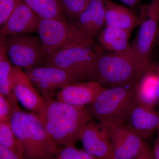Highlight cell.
Masks as SVG:
<instances>
[{
	"label": "cell",
	"mask_w": 159,
	"mask_h": 159,
	"mask_svg": "<svg viewBox=\"0 0 159 159\" xmlns=\"http://www.w3.org/2000/svg\"><path fill=\"white\" fill-rule=\"evenodd\" d=\"M12 86L18 102L31 112L41 117L45 109V101L23 69L14 67Z\"/></svg>",
	"instance_id": "obj_10"
},
{
	"label": "cell",
	"mask_w": 159,
	"mask_h": 159,
	"mask_svg": "<svg viewBox=\"0 0 159 159\" xmlns=\"http://www.w3.org/2000/svg\"><path fill=\"white\" fill-rule=\"evenodd\" d=\"M139 29L131 44L135 61L142 74L149 62L154 42L156 41L159 22V0L139 7Z\"/></svg>",
	"instance_id": "obj_6"
},
{
	"label": "cell",
	"mask_w": 159,
	"mask_h": 159,
	"mask_svg": "<svg viewBox=\"0 0 159 159\" xmlns=\"http://www.w3.org/2000/svg\"></svg>",
	"instance_id": "obj_34"
},
{
	"label": "cell",
	"mask_w": 159,
	"mask_h": 159,
	"mask_svg": "<svg viewBox=\"0 0 159 159\" xmlns=\"http://www.w3.org/2000/svg\"><path fill=\"white\" fill-rule=\"evenodd\" d=\"M29 8L42 19L67 21L58 0H23Z\"/></svg>",
	"instance_id": "obj_21"
},
{
	"label": "cell",
	"mask_w": 159,
	"mask_h": 159,
	"mask_svg": "<svg viewBox=\"0 0 159 159\" xmlns=\"http://www.w3.org/2000/svg\"><path fill=\"white\" fill-rule=\"evenodd\" d=\"M97 54L90 47L75 46L61 50L45 60V64L65 69L91 81Z\"/></svg>",
	"instance_id": "obj_8"
},
{
	"label": "cell",
	"mask_w": 159,
	"mask_h": 159,
	"mask_svg": "<svg viewBox=\"0 0 159 159\" xmlns=\"http://www.w3.org/2000/svg\"><path fill=\"white\" fill-rule=\"evenodd\" d=\"M126 122L143 140H147L159 130V112L154 108L137 104Z\"/></svg>",
	"instance_id": "obj_17"
},
{
	"label": "cell",
	"mask_w": 159,
	"mask_h": 159,
	"mask_svg": "<svg viewBox=\"0 0 159 159\" xmlns=\"http://www.w3.org/2000/svg\"><path fill=\"white\" fill-rule=\"evenodd\" d=\"M0 159H25L24 155L16 153L0 145Z\"/></svg>",
	"instance_id": "obj_27"
},
{
	"label": "cell",
	"mask_w": 159,
	"mask_h": 159,
	"mask_svg": "<svg viewBox=\"0 0 159 159\" xmlns=\"http://www.w3.org/2000/svg\"><path fill=\"white\" fill-rule=\"evenodd\" d=\"M157 131H158V132L159 133V130Z\"/></svg>",
	"instance_id": "obj_33"
},
{
	"label": "cell",
	"mask_w": 159,
	"mask_h": 159,
	"mask_svg": "<svg viewBox=\"0 0 159 159\" xmlns=\"http://www.w3.org/2000/svg\"><path fill=\"white\" fill-rule=\"evenodd\" d=\"M130 34L125 30L105 27L97 37L99 42L104 48L135 63L129 43Z\"/></svg>",
	"instance_id": "obj_18"
},
{
	"label": "cell",
	"mask_w": 159,
	"mask_h": 159,
	"mask_svg": "<svg viewBox=\"0 0 159 159\" xmlns=\"http://www.w3.org/2000/svg\"><path fill=\"white\" fill-rule=\"evenodd\" d=\"M10 122L22 145L25 159H54L59 147L48 134L38 115L17 111L12 114Z\"/></svg>",
	"instance_id": "obj_3"
},
{
	"label": "cell",
	"mask_w": 159,
	"mask_h": 159,
	"mask_svg": "<svg viewBox=\"0 0 159 159\" xmlns=\"http://www.w3.org/2000/svg\"><path fill=\"white\" fill-rule=\"evenodd\" d=\"M159 40V27L158 28V29L157 33V35L156 37V40Z\"/></svg>",
	"instance_id": "obj_32"
},
{
	"label": "cell",
	"mask_w": 159,
	"mask_h": 159,
	"mask_svg": "<svg viewBox=\"0 0 159 159\" xmlns=\"http://www.w3.org/2000/svg\"><path fill=\"white\" fill-rule=\"evenodd\" d=\"M21 0H0V26L5 24Z\"/></svg>",
	"instance_id": "obj_25"
},
{
	"label": "cell",
	"mask_w": 159,
	"mask_h": 159,
	"mask_svg": "<svg viewBox=\"0 0 159 159\" xmlns=\"http://www.w3.org/2000/svg\"><path fill=\"white\" fill-rule=\"evenodd\" d=\"M90 0H58L67 21L74 24L75 20L88 5Z\"/></svg>",
	"instance_id": "obj_23"
},
{
	"label": "cell",
	"mask_w": 159,
	"mask_h": 159,
	"mask_svg": "<svg viewBox=\"0 0 159 159\" xmlns=\"http://www.w3.org/2000/svg\"><path fill=\"white\" fill-rule=\"evenodd\" d=\"M135 94L139 105L154 108L158 104L157 65L149 61L146 66L135 84Z\"/></svg>",
	"instance_id": "obj_16"
},
{
	"label": "cell",
	"mask_w": 159,
	"mask_h": 159,
	"mask_svg": "<svg viewBox=\"0 0 159 159\" xmlns=\"http://www.w3.org/2000/svg\"><path fill=\"white\" fill-rule=\"evenodd\" d=\"M123 2L129 6L132 10L135 9L137 7H139V3L141 0H121Z\"/></svg>",
	"instance_id": "obj_30"
},
{
	"label": "cell",
	"mask_w": 159,
	"mask_h": 159,
	"mask_svg": "<svg viewBox=\"0 0 159 159\" xmlns=\"http://www.w3.org/2000/svg\"><path fill=\"white\" fill-rule=\"evenodd\" d=\"M37 32L45 60L66 48L75 46L90 47L93 43V39L74 24L58 20L40 18Z\"/></svg>",
	"instance_id": "obj_4"
},
{
	"label": "cell",
	"mask_w": 159,
	"mask_h": 159,
	"mask_svg": "<svg viewBox=\"0 0 159 159\" xmlns=\"http://www.w3.org/2000/svg\"><path fill=\"white\" fill-rule=\"evenodd\" d=\"M105 27L125 30L131 33L139 25V17L133 10L105 0Z\"/></svg>",
	"instance_id": "obj_19"
},
{
	"label": "cell",
	"mask_w": 159,
	"mask_h": 159,
	"mask_svg": "<svg viewBox=\"0 0 159 159\" xmlns=\"http://www.w3.org/2000/svg\"><path fill=\"white\" fill-rule=\"evenodd\" d=\"M14 111L9 100L0 94V123L9 121Z\"/></svg>",
	"instance_id": "obj_26"
},
{
	"label": "cell",
	"mask_w": 159,
	"mask_h": 159,
	"mask_svg": "<svg viewBox=\"0 0 159 159\" xmlns=\"http://www.w3.org/2000/svg\"><path fill=\"white\" fill-rule=\"evenodd\" d=\"M40 19L23 0H21L16 9L1 27L0 35L29 34L37 32Z\"/></svg>",
	"instance_id": "obj_13"
},
{
	"label": "cell",
	"mask_w": 159,
	"mask_h": 159,
	"mask_svg": "<svg viewBox=\"0 0 159 159\" xmlns=\"http://www.w3.org/2000/svg\"><path fill=\"white\" fill-rule=\"evenodd\" d=\"M135 83L105 88L87 105L92 117L97 119L102 129L108 133L127 122L133 109L137 104Z\"/></svg>",
	"instance_id": "obj_2"
},
{
	"label": "cell",
	"mask_w": 159,
	"mask_h": 159,
	"mask_svg": "<svg viewBox=\"0 0 159 159\" xmlns=\"http://www.w3.org/2000/svg\"><path fill=\"white\" fill-rule=\"evenodd\" d=\"M0 145L24 155V148L15 134L10 120L0 123Z\"/></svg>",
	"instance_id": "obj_22"
},
{
	"label": "cell",
	"mask_w": 159,
	"mask_h": 159,
	"mask_svg": "<svg viewBox=\"0 0 159 159\" xmlns=\"http://www.w3.org/2000/svg\"><path fill=\"white\" fill-rule=\"evenodd\" d=\"M157 93L159 99V61L157 65Z\"/></svg>",
	"instance_id": "obj_31"
},
{
	"label": "cell",
	"mask_w": 159,
	"mask_h": 159,
	"mask_svg": "<svg viewBox=\"0 0 159 159\" xmlns=\"http://www.w3.org/2000/svg\"><path fill=\"white\" fill-rule=\"evenodd\" d=\"M104 89L95 81L75 83L61 89L56 95V100L75 106H86Z\"/></svg>",
	"instance_id": "obj_14"
},
{
	"label": "cell",
	"mask_w": 159,
	"mask_h": 159,
	"mask_svg": "<svg viewBox=\"0 0 159 159\" xmlns=\"http://www.w3.org/2000/svg\"><path fill=\"white\" fill-rule=\"evenodd\" d=\"M105 1L90 0L73 24L92 39L105 27Z\"/></svg>",
	"instance_id": "obj_15"
},
{
	"label": "cell",
	"mask_w": 159,
	"mask_h": 159,
	"mask_svg": "<svg viewBox=\"0 0 159 159\" xmlns=\"http://www.w3.org/2000/svg\"><path fill=\"white\" fill-rule=\"evenodd\" d=\"M135 159H154L152 150L146 142H145L142 150Z\"/></svg>",
	"instance_id": "obj_28"
},
{
	"label": "cell",
	"mask_w": 159,
	"mask_h": 159,
	"mask_svg": "<svg viewBox=\"0 0 159 159\" xmlns=\"http://www.w3.org/2000/svg\"><path fill=\"white\" fill-rule=\"evenodd\" d=\"M154 159H159V133L158 132V135L157 136L153 148L152 149Z\"/></svg>",
	"instance_id": "obj_29"
},
{
	"label": "cell",
	"mask_w": 159,
	"mask_h": 159,
	"mask_svg": "<svg viewBox=\"0 0 159 159\" xmlns=\"http://www.w3.org/2000/svg\"><path fill=\"white\" fill-rule=\"evenodd\" d=\"M108 134L113 159H135L145 142L127 122L111 129Z\"/></svg>",
	"instance_id": "obj_11"
},
{
	"label": "cell",
	"mask_w": 159,
	"mask_h": 159,
	"mask_svg": "<svg viewBox=\"0 0 159 159\" xmlns=\"http://www.w3.org/2000/svg\"><path fill=\"white\" fill-rule=\"evenodd\" d=\"M96 53L97 59L91 81L104 88L136 82L141 73L135 63L113 52Z\"/></svg>",
	"instance_id": "obj_5"
},
{
	"label": "cell",
	"mask_w": 159,
	"mask_h": 159,
	"mask_svg": "<svg viewBox=\"0 0 159 159\" xmlns=\"http://www.w3.org/2000/svg\"><path fill=\"white\" fill-rule=\"evenodd\" d=\"M44 99L52 97L54 92L85 80L77 74L51 65L24 70Z\"/></svg>",
	"instance_id": "obj_9"
},
{
	"label": "cell",
	"mask_w": 159,
	"mask_h": 159,
	"mask_svg": "<svg viewBox=\"0 0 159 159\" xmlns=\"http://www.w3.org/2000/svg\"><path fill=\"white\" fill-rule=\"evenodd\" d=\"M14 67L6 54L4 36L0 35V94L9 100L14 112L21 110L12 90V74Z\"/></svg>",
	"instance_id": "obj_20"
},
{
	"label": "cell",
	"mask_w": 159,
	"mask_h": 159,
	"mask_svg": "<svg viewBox=\"0 0 159 159\" xmlns=\"http://www.w3.org/2000/svg\"><path fill=\"white\" fill-rule=\"evenodd\" d=\"M80 140L84 150L94 157L99 159H113L108 133L93 119L83 129Z\"/></svg>",
	"instance_id": "obj_12"
},
{
	"label": "cell",
	"mask_w": 159,
	"mask_h": 159,
	"mask_svg": "<svg viewBox=\"0 0 159 159\" xmlns=\"http://www.w3.org/2000/svg\"><path fill=\"white\" fill-rule=\"evenodd\" d=\"M44 99L45 109L40 118L48 134L58 146H75L83 129L93 119L87 107L70 105L52 97Z\"/></svg>",
	"instance_id": "obj_1"
},
{
	"label": "cell",
	"mask_w": 159,
	"mask_h": 159,
	"mask_svg": "<svg viewBox=\"0 0 159 159\" xmlns=\"http://www.w3.org/2000/svg\"><path fill=\"white\" fill-rule=\"evenodd\" d=\"M4 45L15 67L25 70L45 65L39 37L29 34L8 35L4 36Z\"/></svg>",
	"instance_id": "obj_7"
},
{
	"label": "cell",
	"mask_w": 159,
	"mask_h": 159,
	"mask_svg": "<svg viewBox=\"0 0 159 159\" xmlns=\"http://www.w3.org/2000/svg\"><path fill=\"white\" fill-rule=\"evenodd\" d=\"M54 159H99L84 149L80 150L75 146H63L58 148Z\"/></svg>",
	"instance_id": "obj_24"
}]
</instances>
